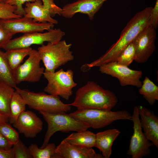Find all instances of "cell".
Wrapping results in <instances>:
<instances>
[{"instance_id":"6da1fadb","label":"cell","mask_w":158,"mask_h":158,"mask_svg":"<svg viewBox=\"0 0 158 158\" xmlns=\"http://www.w3.org/2000/svg\"><path fill=\"white\" fill-rule=\"evenodd\" d=\"M152 7H148L135 14L122 31L120 37L106 52L98 59L88 63L91 68L109 63L116 62L124 49L142 30L151 24Z\"/></svg>"},{"instance_id":"7a4b0ae2","label":"cell","mask_w":158,"mask_h":158,"mask_svg":"<svg viewBox=\"0 0 158 158\" xmlns=\"http://www.w3.org/2000/svg\"><path fill=\"white\" fill-rule=\"evenodd\" d=\"M118 102L115 94L94 81H88L76 91L73 102L70 105L77 109H94L111 110Z\"/></svg>"},{"instance_id":"3957f363","label":"cell","mask_w":158,"mask_h":158,"mask_svg":"<svg viewBox=\"0 0 158 158\" xmlns=\"http://www.w3.org/2000/svg\"><path fill=\"white\" fill-rule=\"evenodd\" d=\"M69 114L95 129L104 127L117 120H131L132 118V115L126 110L112 111L94 109H77Z\"/></svg>"},{"instance_id":"277c9868","label":"cell","mask_w":158,"mask_h":158,"mask_svg":"<svg viewBox=\"0 0 158 158\" xmlns=\"http://www.w3.org/2000/svg\"><path fill=\"white\" fill-rule=\"evenodd\" d=\"M72 44L65 40L56 43L48 42L38 47L37 51L44 64L45 71L53 72L60 66L74 59L70 50Z\"/></svg>"},{"instance_id":"5b68a950","label":"cell","mask_w":158,"mask_h":158,"mask_svg":"<svg viewBox=\"0 0 158 158\" xmlns=\"http://www.w3.org/2000/svg\"><path fill=\"white\" fill-rule=\"evenodd\" d=\"M14 88L24 99L29 108L39 112L66 113L71 109L69 104L63 103L59 96L44 92H35L17 86Z\"/></svg>"},{"instance_id":"8992f818","label":"cell","mask_w":158,"mask_h":158,"mask_svg":"<svg viewBox=\"0 0 158 158\" xmlns=\"http://www.w3.org/2000/svg\"><path fill=\"white\" fill-rule=\"evenodd\" d=\"M39 112L47 124V130L42 144L40 147L41 148L46 146L51 136L57 132H78L86 130L90 128L85 123L65 113H51L42 111Z\"/></svg>"},{"instance_id":"52a82bcc","label":"cell","mask_w":158,"mask_h":158,"mask_svg":"<svg viewBox=\"0 0 158 158\" xmlns=\"http://www.w3.org/2000/svg\"><path fill=\"white\" fill-rule=\"evenodd\" d=\"M43 75L48 82L44 88L45 92L66 100L69 99L73 94V89L77 85L73 80L72 70L64 71L62 68L53 72L44 71Z\"/></svg>"},{"instance_id":"ba28073f","label":"cell","mask_w":158,"mask_h":158,"mask_svg":"<svg viewBox=\"0 0 158 158\" xmlns=\"http://www.w3.org/2000/svg\"><path fill=\"white\" fill-rule=\"evenodd\" d=\"M65 33L60 29H52L44 32H35L25 34L11 39L2 48L6 51L30 47L33 44L42 45L45 42L56 43L61 41Z\"/></svg>"},{"instance_id":"9c48e42d","label":"cell","mask_w":158,"mask_h":158,"mask_svg":"<svg viewBox=\"0 0 158 158\" xmlns=\"http://www.w3.org/2000/svg\"><path fill=\"white\" fill-rule=\"evenodd\" d=\"M24 10L23 16L36 22L54 24L58 22L53 17L56 15L61 16L62 9L55 4L54 0H37L26 3Z\"/></svg>"},{"instance_id":"30bf717a","label":"cell","mask_w":158,"mask_h":158,"mask_svg":"<svg viewBox=\"0 0 158 158\" xmlns=\"http://www.w3.org/2000/svg\"><path fill=\"white\" fill-rule=\"evenodd\" d=\"M131 121L133 123V133L127 154L132 158H142L150 154V147L153 145L142 131L137 106L134 107Z\"/></svg>"},{"instance_id":"8fae6325","label":"cell","mask_w":158,"mask_h":158,"mask_svg":"<svg viewBox=\"0 0 158 158\" xmlns=\"http://www.w3.org/2000/svg\"><path fill=\"white\" fill-rule=\"evenodd\" d=\"M41 61L37 50L32 49L28 58L13 72L16 84L24 82L34 83L39 81L45 71V68L40 66Z\"/></svg>"},{"instance_id":"7c38bea8","label":"cell","mask_w":158,"mask_h":158,"mask_svg":"<svg viewBox=\"0 0 158 158\" xmlns=\"http://www.w3.org/2000/svg\"><path fill=\"white\" fill-rule=\"evenodd\" d=\"M99 70L102 73L117 78L122 86L130 85L139 88L142 85V82L140 80L142 75L141 71L130 69L116 62L102 65L99 66Z\"/></svg>"},{"instance_id":"4fadbf2b","label":"cell","mask_w":158,"mask_h":158,"mask_svg":"<svg viewBox=\"0 0 158 158\" xmlns=\"http://www.w3.org/2000/svg\"><path fill=\"white\" fill-rule=\"evenodd\" d=\"M0 23L13 35L17 33L27 34L42 32L53 28L54 24L49 23H40L30 18L23 16L16 18L0 19Z\"/></svg>"},{"instance_id":"5bb4252c","label":"cell","mask_w":158,"mask_h":158,"mask_svg":"<svg viewBox=\"0 0 158 158\" xmlns=\"http://www.w3.org/2000/svg\"><path fill=\"white\" fill-rule=\"evenodd\" d=\"M156 29L151 24L141 31L132 41L135 48L134 61L142 63L147 61L154 51Z\"/></svg>"},{"instance_id":"9a60e30c","label":"cell","mask_w":158,"mask_h":158,"mask_svg":"<svg viewBox=\"0 0 158 158\" xmlns=\"http://www.w3.org/2000/svg\"><path fill=\"white\" fill-rule=\"evenodd\" d=\"M108 0H78L67 4L62 8L61 16L68 18H72L78 13L87 14L90 20Z\"/></svg>"},{"instance_id":"2e32d148","label":"cell","mask_w":158,"mask_h":158,"mask_svg":"<svg viewBox=\"0 0 158 158\" xmlns=\"http://www.w3.org/2000/svg\"><path fill=\"white\" fill-rule=\"evenodd\" d=\"M13 126L18 132L26 138H33L42 130L43 123L40 118L33 112L25 111L20 115Z\"/></svg>"},{"instance_id":"e0dca14e","label":"cell","mask_w":158,"mask_h":158,"mask_svg":"<svg viewBox=\"0 0 158 158\" xmlns=\"http://www.w3.org/2000/svg\"><path fill=\"white\" fill-rule=\"evenodd\" d=\"M55 158H104L92 148L79 146L71 144L64 139L56 147Z\"/></svg>"},{"instance_id":"ac0fdd59","label":"cell","mask_w":158,"mask_h":158,"mask_svg":"<svg viewBox=\"0 0 158 158\" xmlns=\"http://www.w3.org/2000/svg\"><path fill=\"white\" fill-rule=\"evenodd\" d=\"M141 126L147 139L158 148V117L153 111L141 105L138 106Z\"/></svg>"},{"instance_id":"d6986e66","label":"cell","mask_w":158,"mask_h":158,"mask_svg":"<svg viewBox=\"0 0 158 158\" xmlns=\"http://www.w3.org/2000/svg\"><path fill=\"white\" fill-rule=\"evenodd\" d=\"M116 128L107 130L96 134L95 146L102 153L104 158H109L111 154L112 147L115 140L120 134Z\"/></svg>"},{"instance_id":"ffe728a7","label":"cell","mask_w":158,"mask_h":158,"mask_svg":"<svg viewBox=\"0 0 158 158\" xmlns=\"http://www.w3.org/2000/svg\"><path fill=\"white\" fill-rule=\"evenodd\" d=\"M64 139L71 144L81 147L92 148L95 146L96 134L87 130L72 133Z\"/></svg>"},{"instance_id":"44dd1931","label":"cell","mask_w":158,"mask_h":158,"mask_svg":"<svg viewBox=\"0 0 158 158\" xmlns=\"http://www.w3.org/2000/svg\"><path fill=\"white\" fill-rule=\"evenodd\" d=\"M32 49L30 47L13 49L5 52L8 63L12 72L21 64L24 58L29 55Z\"/></svg>"},{"instance_id":"7402d4cb","label":"cell","mask_w":158,"mask_h":158,"mask_svg":"<svg viewBox=\"0 0 158 158\" xmlns=\"http://www.w3.org/2000/svg\"><path fill=\"white\" fill-rule=\"evenodd\" d=\"M26 105L24 99L15 90L13 94L10 104L9 123L13 124L16 122L20 114L26 110Z\"/></svg>"},{"instance_id":"603a6c76","label":"cell","mask_w":158,"mask_h":158,"mask_svg":"<svg viewBox=\"0 0 158 158\" xmlns=\"http://www.w3.org/2000/svg\"><path fill=\"white\" fill-rule=\"evenodd\" d=\"M139 92L151 106L158 100V86L147 76L142 82Z\"/></svg>"},{"instance_id":"cb8c5ba5","label":"cell","mask_w":158,"mask_h":158,"mask_svg":"<svg viewBox=\"0 0 158 158\" xmlns=\"http://www.w3.org/2000/svg\"><path fill=\"white\" fill-rule=\"evenodd\" d=\"M15 90L8 85L0 83V113L8 118L10 115V104Z\"/></svg>"},{"instance_id":"d4e9b609","label":"cell","mask_w":158,"mask_h":158,"mask_svg":"<svg viewBox=\"0 0 158 158\" xmlns=\"http://www.w3.org/2000/svg\"><path fill=\"white\" fill-rule=\"evenodd\" d=\"M0 83L6 84L15 88L17 86L7 60L5 52L0 50Z\"/></svg>"},{"instance_id":"484cf974","label":"cell","mask_w":158,"mask_h":158,"mask_svg":"<svg viewBox=\"0 0 158 158\" xmlns=\"http://www.w3.org/2000/svg\"><path fill=\"white\" fill-rule=\"evenodd\" d=\"M56 147L54 143H48L41 148L36 144L32 143L28 148L32 158H55Z\"/></svg>"},{"instance_id":"4316f807","label":"cell","mask_w":158,"mask_h":158,"mask_svg":"<svg viewBox=\"0 0 158 158\" xmlns=\"http://www.w3.org/2000/svg\"><path fill=\"white\" fill-rule=\"evenodd\" d=\"M8 123L6 122H0V132L8 141L13 145L17 143L20 140L19 134Z\"/></svg>"},{"instance_id":"83f0119b","label":"cell","mask_w":158,"mask_h":158,"mask_svg":"<svg viewBox=\"0 0 158 158\" xmlns=\"http://www.w3.org/2000/svg\"><path fill=\"white\" fill-rule=\"evenodd\" d=\"M135 48L132 42L122 51L117 60L118 64L128 66L134 61Z\"/></svg>"},{"instance_id":"f1b7e54d","label":"cell","mask_w":158,"mask_h":158,"mask_svg":"<svg viewBox=\"0 0 158 158\" xmlns=\"http://www.w3.org/2000/svg\"><path fill=\"white\" fill-rule=\"evenodd\" d=\"M16 6L6 3H0V19H6L22 17L15 13Z\"/></svg>"},{"instance_id":"f546056e","label":"cell","mask_w":158,"mask_h":158,"mask_svg":"<svg viewBox=\"0 0 158 158\" xmlns=\"http://www.w3.org/2000/svg\"><path fill=\"white\" fill-rule=\"evenodd\" d=\"M14 158H32L28 148L20 140L13 147Z\"/></svg>"},{"instance_id":"4dcf8cb0","label":"cell","mask_w":158,"mask_h":158,"mask_svg":"<svg viewBox=\"0 0 158 158\" xmlns=\"http://www.w3.org/2000/svg\"><path fill=\"white\" fill-rule=\"evenodd\" d=\"M37 0H7L5 3L16 6L15 13L18 15L23 16L24 14V8L23 5L28 2H33Z\"/></svg>"},{"instance_id":"1f68e13d","label":"cell","mask_w":158,"mask_h":158,"mask_svg":"<svg viewBox=\"0 0 158 158\" xmlns=\"http://www.w3.org/2000/svg\"><path fill=\"white\" fill-rule=\"evenodd\" d=\"M13 35L5 29L0 23V49L12 39Z\"/></svg>"},{"instance_id":"d6a6232c","label":"cell","mask_w":158,"mask_h":158,"mask_svg":"<svg viewBox=\"0 0 158 158\" xmlns=\"http://www.w3.org/2000/svg\"><path fill=\"white\" fill-rule=\"evenodd\" d=\"M151 25L156 29L158 25V0H156L155 5L152 7L151 13Z\"/></svg>"},{"instance_id":"836d02e7","label":"cell","mask_w":158,"mask_h":158,"mask_svg":"<svg viewBox=\"0 0 158 158\" xmlns=\"http://www.w3.org/2000/svg\"><path fill=\"white\" fill-rule=\"evenodd\" d=\"M13 146V145L10 143L0 132V150H8Z\"/></svg>"},{"instance_id":"e575fe53","label":"cell","mask_w":158,"mask_h":158,"mask_svg":"<svg viewBox=\"0 0 158 158\" xmlns=\"http://www.w3.org/2000/svg\"><path fill=\"white\" fill-rule=\"evenodd\" d=\"M0 158H14L13 147L8 150H0Z\"/></svg>"},{"instance_id":"d590c367","label":"cell","mask_w":158,"mask_h":158,"mask_svg":"<svg viewBox=\"0 0 158 158\" xmlns=\"http://www.w3.org/2000/svg\"><path fill=\"white\" fill-rule=\"evenodd\" d=\"M9 122V119L0 113V122Z\"/></svg>"},{"instance_id":"8d00e7d4","label":"cell","mask_w":158,"mask_h":158,"mask_svg":"<svg viewBox=\"0 0 158 158\" xmlns=\"http://www.w3.org/2000/svg\"><path fill=\"white\" fill-rule=\"evenodd\" d=\"M7 0H0V3H5Z\"/></svg>"}]
</instances>
